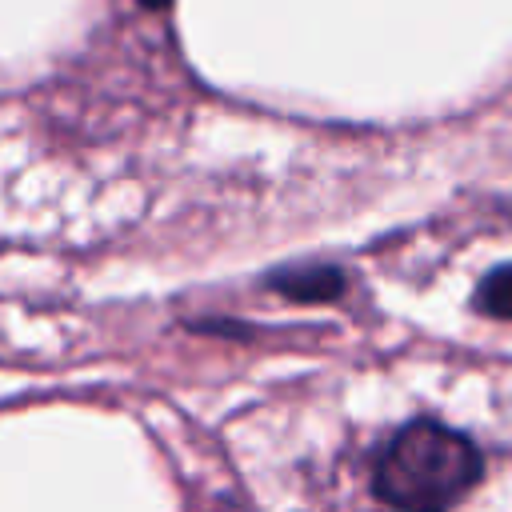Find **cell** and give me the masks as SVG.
Wrapping results in <instances>:
<instances>
[{"mask_svg":"<svg viewBox=\"0 0 512 512\" xmlns=\"http://www.w3.org/2000/svg\"><path fill=\"white\" fill-rule=\"evenodd\" d=\"M484 472L480 448L436 420L400 428L376 460V496L396 512H448Z\"/></svg>","mask_w":512,"mask_h":512,"instance_id":"cell-1","label":"cell"},{"mask_svg":"<svg viewBox=\"0 0 512 512\" xmlns=\"http://www.w3.org/2000/svg\"><path fill=\"white\" fill-rule=\"evenodd\" d=\"M268 284L276 292H284L288 300H300V304H324V300H336L348 284V276L336 268V264H288V268H276L268 276Z\"/></svg>","mask_w":512,"mask_h":512,"instance_id":"cell-2","label":"cell"},{"mask_svg":"<svg viewBox=\"0 0 512 512\" xmlns=\"http://www.w3.org/2000/svg\"><path fill=\"white\" fill-rule=\"evenodd\" d=\"M476 308L496 320H512V264L492 268L476 288Z\"/></svg>","mask_w":512,"mask_h":512,"instance_id":"cell-3","label":"cell"},{"mask_svg":"<svg viewBox=\"0 0 512 512\" xmlns=\"http://www.w3.org/2000/svg\"><path fill=\"white\" fill-rule=\"evenodd\" d=\"M140 4H152V8H164L168 0H140Z\"/></svg>","mask_w":512,"mask_h":512,"instance_id":"cell-4","label":"cell"}]
</instances>
